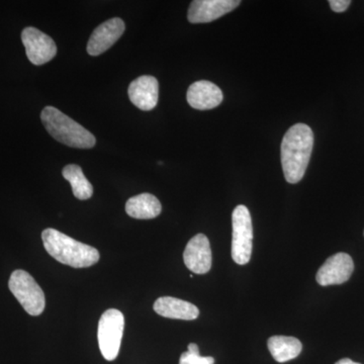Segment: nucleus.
<instances>
[{
  "instance_id": "12",
  "label": "nucleus",
  "mask_w": 364,
  "mask_h": 364,
  "mask_svg": "<svg viewBox=\"0 0 364 364\" xmlns=\"http://www.w3.org/2000/svg\"><path fill=\"white\" fill-rule=\"evenodd\" d=\"M129 97L138 109L151 111L157 105L159 83L153 76L144 75L135 79L129 86Z\"/></svg>"
},
{
  "instance_id": "1",
  "label": "nucleus",
  "mask_w": 364,
  "mask_h": 364,
  "mask_svg": "<svg viewBox=\"0 0 364 364\" xmlns=\"http://www.w3.org/2000/svg\"><path fill=\"white\" fill-rule=\"evenodd\" d=\"M314 147L312 129L306 124H296L282 139V165L289 183H298L305 176Z\"/></svg>"
},
{
  "instance_id": "15",
  "label": "nucleus",
  "mask_w": 364,
  "mask_h": 364,
  "mask_svg": "<svg viewBox=\"0 0 364 364\" xmlns=\"http://www.w3.org/2000/svg\"><path fill=\"white\" fill-rule=\"evenodd\" d=\"M162 205L159 200L151 193H145L133 196L126 203L127 214L134 219H154L160 215Z\"/></svg>"
},
{
  "instance_id": "6",
  "label": "nucleus",
  "mask_w": 364,
  "mask_h": 364,
  "mask_svg": "<svg viewBox=\"0 0 364 364\" xmlns=\"http://www.w3.org/2000/svg\"><path fill=\"white\" fill-rule=\"evenodd\" d=\"M124 328L123 313L109 309L102 314L98 322L97 339L100 352L107 360H114L119 355Z\"/></svg>"
},
{
  "instance_id": "7",
  "label": "nucleus",
  "mask_w": 364,
  "mask_h": 364,
  "mask_svg": "<svg viewBox=\"0 0 364 364\" xmlns=\"http://www.w3.org/2000/svg\"><path fill=\"white\" fill-rule=\"evenodd\" d=\"M21 41L26 56L35 65H43L51 61L57 54V46L51 37L38 28L28 26L21 33Z\"/></svg>"
},
{
  "instance_id": "13",
  "label": "nucleus",
  "mask_w": 364,
  "mask_h": 364,
  "mask_svg": "<svg viewBox=\"0 0 364 364\" xmlns=\"http://www.w3.org/2000/svg\"><path fill=\"white\" fill-rule=\"evenodd\" d=\"M188 102L191 107L200 111L219 107L223 102V92L219 86L208 80L196 81L189 86Z\"/></svg>"
},
{
  "instance_id": "10",
  "label": "nucleus",
  "mask_w": 364,
  "mask_h": 364,
  "mask_svg": "<svg viewBox=\"0 0 364 364\" xmlns=\"http://www.w3.org/2000/svg\"><path fill=\"white\" fill-rule=\"evenodd\" d=\"M186 267L196 274H205L212 268V250L210 241L203 234L196 235L189 240L183 252Z\"/></svg>"
},
{
  "instance_id": "16",
  "label": "nucleus",
  "mask_w": 364,
  "mask_h": 364,
  "mask_svg": "<svg viewBox=\"0 0 364 364\" xmlns=\"http://www.w3.org/2000/svg\"><path fill=\"white\" fill-rule=\"evenodd\" d=\"M268 349L272 358L279 363H287L298 358L303 350L299 339L289 336H272L267 341Z\"/></svg>"
},
{
  "instance_id": "14",
  "label": "nucleus",
  "mask_w": 364,
  "mask_h": 364,
  "mask_svg": "<svg viewBox=\"0 0 364 364\" xmlns=\"http://www.w3.org/2000/svg\"><path fill=\"white\" fill-rule=\"evenodd\" d=\"M153 309L162 317L176 320H196L200 316L198 306L183 299L172 296H161L156 299Z\"/></svg>"
},
{
  "instance_id": "19",
  "label": "nucleus",
  "mask_w": 364,
  "mask_h": 364,
  "mask_svg": "<svg viewBox=\"0 0 364 364\" xmlns=\"http://www.w3.org/2000/svg\"><path fill=\"white\" fill-rule=\"evenodd\" d=\"M330 7L335 13H343L351 4L350 0H330Z\"/></svg>"
},
{
  "instance_id": "2",
  "label": "nucleus",
  "mask_w": 364,
  "mask_h": 364,
  "mask_svg": "<svg viewBox=\"0 0 364 364\" xmlns=\"http://www.w3.org/2000/svg\"><path fill=\"white\" fill-rule=\"evenodd\" d=\"M42 240L46 251L62 264L85 268L97 264L100 260V255L97 248L74 240L51 228L43 231Z\"/></svg>"
},
{
  "instance_id": "11",
  "label": "nucleus",
  "mask_w": 364,
  "mask_h": 364,
  "mask_svg": "<svg viewBox=\"0 0 364 364\" xmlns=\"http://www.w3.org/2000/svg\"><path fill=\"white\" fill-rule=\"evenodd\" d=\"M124 32V23L119 18H111L98 26L91 35L87 52L91 56H98L109 49Z\"/></svg>"
},
{
  "instance_id": "8",
  "label": "nucleus",
  "mask_w": 364,
  "mask_h": 364,
  "mask_svg": "<svg viewBox=\"0 0 364 364\" xmlns=\"http://www.w3.org/2000/svg\"><path fill=\"white\" fill-rule=\"evenodd\" d=\"M354 270L351 256L346 253H337L326 260L317 273V282L320 286L328 287L341 284L350 279Z\"/></svg>"
},
{
  "instance_id": "20",
  "label": "nucleus",
  "mask_w": 364,
  "mask_h": 364,
  "mask_svg": "<svg viewBox=\"0 0 364 364\" xmlns=\"http://www.w3.org/2000/svg\"><path fill=\"white\" fill-rule=\"evenodd\" d=\"M335 364H360L358 363H354V361H352L351 359L349 358H343L341 359V360L337 361Z\"/></svg>"
},
{
  "instance_id": "3",
  "label": "nucleus",
  "mask_w": 364,
  "mask_h": 364,
  "mask_svg": "<svg viewBox=\"0 0 364 364\" xmlns=\"http://www.w3.org/2000/svg\"><path fill=\"white\" fill-rule=\"evenodd\" d=\"M41 119L46 130L55 140L69 147L90 149L97 143L90 131L56 107H46L41 114Z\"/></svg>"
},
{
  "instance_id": "4",
  "label": "nucleus",
  "mask_w": 364,
  "mask_h": 364,
  "mask_svg": "<svg viewBox=\"0 0 364 364\" xmlns=\"http://www.w3.org/2000/svg\"><path fill=\"white\" fill-rule=\"evenodd\" d=\"M9 287L28 315L39 316L44 312V291L30 273L25 270H16L11 273Z\"/></svg>"
},
{
  "instance_id": "9",
  "label": "nucleus",
  "mask_w": 364,
  "mask_h": 364,
  "mask_svg": "<svg viewBox=\"0 0 364 364\" xmlns=\"http://www.w3.org/2000/svg\"><path fill=\"white\" fill-rule=\"evenodd\" d=\"M241 1L239 0H195L188 9V18L191 23H205L229 14Z\"/></svg>"
},
{
  "instance_id": "17",
  "label": "nucleus",
  "mask_w": 364,
  "mask_h": 364,
  "mask_svg": "<svg viewBox=\"0 0 364 364\" xmlns=\"http://www.w3.org/2000/svg\"><path fill=\"white\" fill-rule=\"evenodd\" d=\"M64 178L71 184L72 191L76 198L81 200H88L93 195V188L88 179L83 174L80 166L69 164L64 167Z\"/></svg>"
},
{
  "instance_id": "18",
  "label": "nucleus",
  "mask_w": 364,
  "mask_h": 364,
  "mask_svg": "<svg viewBox=\"0 0 364 364\" xmlns=\"http://www.w3.org/2000/svg\"><path fill=\"white\" fill-rule=\"evenodd\" d=\"M214 358L200 355V349L196 343L188 345V351L183 352L179 359V364H214Z\"/></svg>"
},
{
  "instance_id": "5",
  "label": "nucleus",
  "mask_w": 364,
  "mask_h": 364,
  "mask_svg": "<svg viewBox=\"0 0 364 364\" xmlns=\"http://www.w3.org/2000/svg\"><path fill=\"white\" fill-rule=\"evenodd\" d=\"M232 258L237 264H247L252 254V219L247 207L240 205L235 208L232 215Z\"/></svg>"
}]
</instances>
